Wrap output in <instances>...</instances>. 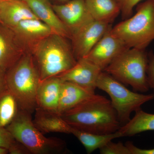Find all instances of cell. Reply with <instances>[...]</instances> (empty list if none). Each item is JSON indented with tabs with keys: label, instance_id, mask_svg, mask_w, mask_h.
Here are the masks:
<instances>
[{
	"label": "cell",
	"instance_id": "6da1fadb",
	"mask_svg": "<svg viewBox=\"0 0 154 154\" xmlns=\"http://www.w3.org/2000/svg\"><path fill=\"white\" fill-rule=\"evenodd\" d=\"M60 116L73 128L96 134L113 133L121 126L110 100L96 94Z\"/></svg>",
	"mask_w": 154,
	"mask_h": 154
},
{
	"label": "cell",
	"instance_id": "3957f363",
	"mask_svg": "<svg viewBox=\"0 0 154 154\" xmlns=\"http://www.w3.org/2000/svg\"><path fill=\"white\" fill-rule=\"evenodd\" d=\"M6 81L19 109L32 114L37 107L36 93L40 79L31 53H26L6 72Z\"/></svg>",
	"mask_w": 154,
	"mask_h": 154
},
{
	"label": "cell",
	"instance_id": "4316f807",
	"mask_svg": "<svg viewBox=\"0 0 154 154\" xmlns=\"http://www.w3.org/2000/svg\"><path fill=\"white\" fill-rule=\"evenodd\" d=\"M125 145L129 149L131 154H154V148L142 149L139 148L134 145L131 142H126Z\"/></svg>",
	"mask_w": 154,
	"mask_h": 154
},
{
	"label": "cell",
	"instance_id": "9a60e30c",
	"mask_svg": "<svg viewBox=\"0 0 154 154\" xmlns=\"http://www.w3.org/2000/svg\"><path fill=\"white\" fill-rule=\"evenodd\" d=\"M63 82L58 76L40 81L36 93L37 107L57 113Z\"/></svg>",
	"mask_w": 154,
	"mask_h": 154
},
{
	"label": "cell",
	"instance_id": "ffe728a7",
	"mask_svg": "<svg viewBox=\"0 0 154 154\" xmlns=\"http://www.w3.org/2000/svg\"><path fill=\"white\" fill-rule=\"evenodd\" d=\"M135 112L134 116L119 129L122 137L133 136L140 133L154 131V114L146 113L141 108Z\"/></svg>",
	"mask_w": 154,
	"mask_h": 154
},
{
	"label": "cell",
	"instance_id": "30bf717a",
	"mask_svg": "<svg viewBox=\"0 0 154 154\" xmlns=\"http://www.w3.org/2000/svg\"><path fill=\"white\" fill-rule=\"evenodd\" d=\"M110 26L94 20L72 35V47L77 60L88 55Z\"/></svg>",
	"mask_w": 154,
	"mask_h": 154
},
{
	"label": "cell",
	"instance_id": "44dd1931",
	"mask_svg": "<svg viewBox=\"0 0 154 154\" xmlns=\"http://www.w3.org/2000/svg\"><path fill=\"white\" fill-rule=\"evenodd\" d=\"M72 134L80 141L88 154L92 153L98 149H99L113 139L122 137L118 131L109 134H99L85 132L72 128Z\"/></svg>",
	"mask_w": 154,
	"mask_h": 154
},
{
	"label": "cell",
	"instance_id": "7a4b0ae2",
	"mask_svg": "<svg viewBox=\"0 0 154 154\" xmlns=\"http://www.w3.org/2000/svg\"><path fill=\"white\" fill-rule=\"evenodd\" d=\"M68 38L52 33L40 42L33 55L40 81L56 76L72 67L77 63Z\"/></svg>",
	"mask_w": 154,
	"mask_h": 154
},
{
	"label": "cell",
	"instance_id": "f1b7e54d",
	"mask_svg": "<svg viewBox=\"0 0 154 154\" xmlns=\"http://www.w3.org/2000/svg\"><path fill=\"white\" fill-rule=\"evenodd\" d=\"M9 153L8 149L5 148L0 147V154H7Z\"/></svg>",
	"mask_w": 154,
	"mask_h": 154
},
{
	"label": "cell",
	"instance_id": "ba28073f",
	"mask_svg": "<svg viewBox=\"0 0 154 154\" xmlns=\"http://www.w3.org/2000/svg\"><path fill=\"white\" fill-rule=\"evenodd\" d=\"M112 27L106 31L85 58L104 71L127 47L123 41L112 32Z\"/></svg>",
	"mask_w": 154,
	"mask_h": 154
},
{
	"label": "cell",
	"instance_id": "603a6c76",
	"mask_svg": "<svg viewBox=\"0 0 154 154\" xmlns=\"http://www.w3.org/2000/svg\"><path fill=\"white\" fill-rule=\"evenodd\" d=\"M101 154H131L129 149L125 144L119 142L117 143L112 140L107 143L105 145L99 149Z\"/></svg>",
	"mask_w": 154,
	"mask_h": 154
},
{
	"label": "cell",
	"instance_id": "2e32d148",
	"mask_svg": "<svg viewBox=\"0 0 154 154\" xmlns=\"http://www.w3.org/2000/svg\"><path fill=\"white\" fill-rule=\"evenodd\" d=\"M37 18L23 0H1V23L12 28L26 19ZM38 19V18H37Z\"/></svg>",
	"mask_w": 154,
	"mask_h": 154
},
{
	"label": "cell",
	"instance_id": "f546056e",
	"mask_svg": "<svg viewBox=\"0 0 154 154\" xmlns=\"http://www.w3.org/2000/svg\"><path fill=\"white\" fill-rule=\"evenodd\" d=\"M53 1L56 2L55 4H59L71 1V0H53Z\"/></svg>",
	"mask_w": 154,
	"mask_h": 154
},
{
	"label": "cell",
	"instance_id": "52a82bcc",
	"mask_svg": "<svg viewBox=\"0 0 154 154\" xmlns=\"http://www.w3.org/2000/svg\"><path fill=\"white\" fill-rule=\"evenodd\" d=\"M96 88L107 93L121 126L130 120L132 112L141 109L145 103L154 99V94H139L128 90L110 74L102 71L99 75Z\"/></svg>",
	"mask_w": 154,
	"mask_h": 154
},
{
	"label": "cell",
	"instance_id": "484cf974",
	"mask_svg": "<svg viewBox=\"0 0 154 154\" xmlns=\"http://www.w3.org/2000/svg\"><path fill=\"white\" fill-rule=\"evenodd\" d=\"M148 82L150 88L153 90L154 92V54L150 51L148 54Z\"/></svg>",
	"mask_w": 154,
	"mask_h": 154
},
{
	"label": "cell",
	"instance_id": "83f0119b",
	"mask_svg": "<svg viewBox=\"0 0 154 154\" xmlns=\"http://www.w3.org/2000/svg\"><path fill=\"white\" fill-rule=\"evenodd\" d=\"M8 89L6 84V72L0 69V94Z\"/></svg>",
	"mask_w": 154,
	"mask_h": 154
},
{
	"label": "cell",
	"instance_id": "277c9868",
	"mask_svg": "<svg viewBox=\"0 0 154 154\" xmlns=\"http://www.w3.org/2000/svg\"><path fill=\"white\" fill-rule=\"evenodd\" d=\"M111 30L128 48L145 49L154 40V0L139 3L133 17L119 22Z\"/></svg>",
	"mask_w": 154,
	"mask_h": 154
},
{
	"label": "cell",
	"instance_id": "7402d4cb",
	"mask_svg": "<svg viewBox=\"0 0 154 154\" xmlns=\"http://www.w3.org/2000/svg\"><path fill=\"white\" fill-rule=\"evenodd\" d=\"M19 110L17 100L8 89L0 94V127L11 124Z\"/></svg>",
	"mask_w": 154,
	"mask_h": 154
},
{
	"label": "cell",
	"instance_id": "7c38bea8",
	"mask_svg": "<svg viewBox=\"0 0 154 154\" xmlns=\"http://www.w3.org/2000/svg\"><path fill=\"white\" fill-rule=\"evenodd\" d=\"M102 71L96 65L82 58L77 60L71 68L57 76L63 82L74 83L95 92L97 80Z\"/></svg>",
	"mask_w": 154,
	"mask_h": 154
},
{
	"label": "cell",
	"instance_id": "9c48e42d",
	"mask_svg": "<svg viewBox=\"0 0 154 154\" xmlns=\"http://www.w3.org/2000/svg\"><path fill=\"white\" fill-rule=\"evenodd\" d=\"M52 5L56 14L69 31L71 36L94 20L87 9L85 0H71Z\"/></svg>",
	"mask_w": 154,
	"mask_h": 154
},
{
	"label": "cell",
	"instance_id": "e0dca14e",
	"mask_svg": "<svg viewBox=\"0 0 154 154\" xmlns=\"http://www.w3.org/2000/svg\"><path fill=\"white\" fill-rule=\"evenodd\" d=\"M95 94V92L89 91L74 83L63 82L57 113L60 115Z\"/></svg>",
	"mask_w": 154,
	"mask_h": 154
},
{
	"label": "cell",
	"instance_id": "8fae6325",
	"mask_svg": "<svg viewBox=\"0 0 154 154\" xmlns=\"http://www.w3.org/2000/svg\"><path fill=\"white\" fill-rule=\"evenodd\" d=\"M11 28L27 52L31 54L40 42L54 33L47 25L37 18L23 20Z\"/></svg>",
	"mask_w": 154,
	"mask_h": 154
},
{
	"label": "cell",
	"instance_id": "4dcf8cb0",
	"mask_svg": "<svg viewBox=\"0 0 154 154\" xmlns=\"http://www.w3.org/2000/svg\"><path fill=\"white\" fill-rule=\"evenodd\" d=\"M1 0H0V9H1ZM0 22H1V20H0Z\"/></svg>",
	"mask_w": 154,
	"mask_h": 154
},
{
	"label": "cell",
	"instance_id": "4fadbf2b",
	"mask_svg": "<svg viewBox=\"0 0 154 154\" xmlns=\"http://www.w3.org/2000/svg\"><path fill=\"white\" fill-rule=\"evenodd\" d=\"M27 52L13 30L0 22V69L7 72Z\"/></svg>",
	"mask_w": 154,
	"mask_h": 154
},
{
	"label": "cell",
	"instance_id": "5b68a950",
	"mask_svg": "<svg viewBox=\"0 0 154 154\" xmlns=\"http://www.w3.org/2000/svg\"><path fill=\"white\" fill-rule=\"evenodd\" d=\"M148 55L145 49L129 48L118 56L104 70L125 85L134 91L146 93L149 90L148 82Z\"/></svg>",
	"mask_w": 154,
	"mask_h": 154
},
{
	"label": "cell",
	"instance_id": "cb8c5ba5",
	"mask_svg": "<svg viewBox=\"0 0 154 154\" xmlns=\"http://www.w3.org/2000/svg\"><path fill=\"white\" fill-rule=\"evenodd\" d=\"M142 1L143 0H117L123 19H125L130 17L134 8Z\"/></svg>",
	"mask_w": 154,
	"mask_h": 154
},
{
	"label": "cell",
	"instance_id": "d6986e66",
	"mask_svg": "<svg viewBox=\"0 0 154 154\" xmlns=\"http://www.w3.org/2000/svg\"><path fill=\"white\" fill-rule=\"evenodd\" d=\"M87 9L94 20L110 24L120 13L117 0H85Z\"/></svg>",
	"mask_w": 154,
	"mask_h": 154
},
{
	"label": "cell",
	"instance_id": "8992f818",
	"mask_svg": "<svg viewBox=\"0 0 154 154\" xmlns=\"http://www.w3.org/2000/svg\"><path fill=\"white\" fill-rule=\"evenodd\" d=\"M31 113L19 109L6 128L16 140L25 146L30 154H59L67 150L66 144L57 137H47L35 126Z\"/></svg>",
	"mask_w": 154,
	"mask_h": 154
},
{
	"label": "cell",
	"instance_id": "5bb4252c",
	"mask_svg": "<svg viewBox=\"0 0 154 154\" xmlns=\"http://www.w3.org/2000/svg\"><path fill=\"white\" fill-rule=\"evenodd\" d=\"M30 7L34 15L44 22L54 33L71 39V35L58 17L49 0H23Z\"/></svg>",
	"mask_w": 154,
	"mask_h": 154
},
{
	"label": "cell",
	"instance_id": "ac0fdd59",
	"mask_svg": "<svg viewBox=\"0 0 154 154\" xmlns=\"http://www.w3.org/2000/svg\"><path fill=\"white\" fill-rule=\"evenodd\" d=\"M35 112L33 123L44 134L54 132L72 134V128L58 113L38 107Z\"/></svg>",
	"mask_w": 154,
	"mask_h": 154
},
{
	"label": "cell",
	"instance_id": "d4e9b609",
	"mask_svg": "<svg viewBox=\"0 0 154 154\" xmlns=\"http://www.w3.org/2000/svg\"><path fill=\"white\" fill-rule=\"evenodd\" d=\"M17 141L6 128L0 127V147L9 149Z\"/></svg>",
	"mask_w": 154,
	"mask_h": 154
}]
</instances>
